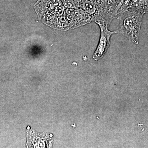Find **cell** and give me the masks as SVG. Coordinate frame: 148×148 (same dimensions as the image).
<instances>
[{"label": "cell", "mask_w": 148, "mask_h": 148, "mask_svg": "<svg viewBox=\"0 0 148 148\" xmlns=\"http://www.w3.org/2000/svg\"><path fill=\"white\" fill-rule=\"evenodd\" d=\"M145 14L127 10L120 14L119 29L117 30L132 42L138 44L143 15Z\"/></svg>", "instance_id": "1"}, {"label": "cell", "mask_w": 148, "mask_h": 148, "mask_svg": "<svg viewBox=\"0 0 148 148\" xmlns=\"http://www.w3.org/2000/svg\"><path fill=\"white\" fill-rule=\"evenodd\" d=\"M100 27L101 29V36L99 43L96 50L93 55V58L95 61L103 58L110 45V38L112 35L118 34L117 31L111 32L108 29V25L103 21H99L95 22Z\"/></svg>", "instance_id": "2"}]
</instances>
